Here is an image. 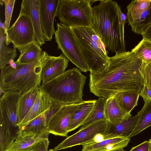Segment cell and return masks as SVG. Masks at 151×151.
<instances>
[{"mask_svg": "<svg viewBox=\"0 0 151 151\" xmlns=\"http://www.w3.org/2000/svg\"><path fill=\"white\" fill-rule=\"evenodd\" d=\"M101 71L90 72L89 87L96 96L106 99L119 92H140L143 83L140 72L142 61L132 51L116 52Z\"/></svg>", "mask_w": 151, "mask_h": 151, "instance_id": "6da1fadb", "label": "cell"}, {"mask_svg": "<svg viewBox=\"0 0 151 151\" xmlns=\"http://www.w3.org/2000/svg\"><path fill=\"white\" fill-rule=\"evenodd\" d=\"M92 7L91 27L106 49L114 52H126L124 26L126 16L116 1H99Z\"/></svg>", "mask_w": 151, "mask_h": 151, "instance_id": "7a4b0ae2", "label": "cell"}, {"mask_svg": "<svg viewBox=\"0 0 151 151\" xmlns=\"http://www.w3.org/2000/svg\"><path fill=\"white\" fill-rule=\"evenodd\" d=\"M86 77L76 68L70 69L39 87L53 102L63 105L81 103Z\"/></svg>", "mask_w": 151, "mask_h": 151, "instance_id": "3957f363", "label": "cell"}, {"mask_svg": "<svg viewBox=\"0 0 151 151\" xmlns=\"http://www.w3.org/2000/svg\"><path fill=\"white\" fill-rule=\"evenodd\" d=\"M40 58L30 63L12 66L6 65L1 69L0 88L7 92L23 94L41 85Z\"/></svg>", "mask_w": 151, "mask_h": 151, "instance_id": "277c9868", "label": "cell"}, {"mask_svg": "<svg viewBox=\"0 0 151 151\" xmlns=\"http://www.w3.org/2000/svg\"><path fill=\"white\" fill-rule=\"evenodd\" d=\"M90 72H99L108 65L109 57L101 39L91 27L71 28Z\"/></svg>", "mask_w": 151, "mask_h": 151, "instance_id": "5b68a950", "label": "cell"}, {"mask_svg": "<svg viewBox=\"0 0 151 151\" xmlns=\"http://www.w3.org/2000/svg\"><path fill=\"white\" fill-rule=\"evenodd\" d=\"M91 0H60L56 17L71 28L91 27L92 10Z\"/></svg>", "mask_w": 151, "mask_h": 151, "instance_id": "8992f818", "label": "cell"}, {"mask_svg": "<svg viewBox=\"0 0 151 151\" xmlns=\"http://www.w3.org/2000/svg\"><path fill=\"white\" fill-rule=\"evenodd\" d=\"M56 26L54 35L58 49L80 70L84 72L89 71L71 28L60 22L58 23Z\"/></svg>", "mask_w": 151, "mask_h": 151, "instance_id": "52a82bcc", "label": "cell"}, {"mask_svg": "<svg viewBox=\"0 0 151 151\" xmlns=\"http://www.w3.org/2000/svg\"><path fill=\"white\" fill-rule=\"evenodd\" d=\"M6 44L11 42L20 52L26 47L35 43L33 26L29 17L20 12L16 21L6 31Z\"/></svg>", "mask_w": 151, "mask_h": 151, "instance_id": "ba28073f", "label": "cell"}, {"mask_svg": "<svg viewBox=\"0 0 151 151\" xmlns=\"http://www.w3.org/2000/svg\"><path fill=\"white\" fill-rule=\"evenodd\" d=\"M109 123L106 119L100 120L93 123L84 128L79 129L76 133L67 137L49 151H57L78 145H87L97 134H106Z\"/></svg>", "mask_w": 151, "mask_h": 151, "instance_id": "9c48e42d", "label": "cell"}, {"mask_svg": "<svg viewBox=\"0 0 151 151\" xmlns=\"http://www.w3.org/2000/svg\"><path fill=\"white\" fill-rule=\"evenodd\" d=\"M69 60L62 53L50 56L43 51L40 58V79L42 84L48 82L65 72Z\"/></svg>", "mask_w": 151, "mask_h": 151, "instance_id": "30bf717a", "label": "cell"}, {"mask_svg": "<svg viewBox=\"0 0 151 151\" xmlns=\"http://www.w3.org/2000/svg\"><path fill=\"white\" fill-rule=\"evenodd\" d=\"M22 94L20 93L7 92L3 93L0 100V119L12 131L19 130L20 123L17 114L19 100Z\"/></svg>", "mask_w": 151, "mask_h": 151, "instance_id": "8fae6325", "label": "cell"}, {"mask_svg": "<svg viewBox=\"0 0 151 151\" xmlns=\"http://www.w3.org/2000/svg\"><path fill=\"white\" fill-rule=\"evenodd\" d=\"M80 104L63 105L50 118L47 123L46 132L56 136L67 137L71 116Z\"/></svg>", "mask_w": 151, "mask_h": 151, "instance_id": "7c38bea8", "label": "cell"}, {"mask_svg": "<svg viewBox=\"0 0 151 151\" xmlns=\"http://www.w3.org/2000/svg\"><path fill=\"white\" fill-rule=\"evenodd\" d=\"M60 0H39L41 23L45 41H50L55 35L54 22Z\"/></svg>", "mask_w": 151, "mask_h": 151, "instance_id": "4fadbf2b", "label": "cell"}, {"mask_svg": "<svg viewBox=\"0 0 151 151\" xmlns=\"http://www.w3.org/2000/svg\"><path fill=\"white\" fill-rule=\"evenodd\" d=\"M20 12L28 16L33 28L35 42L40 46L45 44L39 12V0H23Z\"/></svg>", "mask_w": 151, "mask_h": 151, "instance_id": "5bb4252c", "label": "cell"}, {"mask_svg": "<svg viewBox=\"0 0 151 151\" xmlns=\"http://www.w3.org/2000/svg\"><path fill=\"white\" fill-rule=\"evenodd\" d=\"M52 102L48 97L40 89L35 101L30 110L18 125L19 129L28 122L45 113L50 108Z\"/></svg>", "mask_w": 151, "mask_h": 151, "instance_id": "9a60e30c", "label": "cell"}, {"mask_svg": "<svg viewBox=\"0 0 151 151\" xmlns=\"http://www.w3.org/2000/svg\"><path fill=\"white\" fill-rule=\"evenodd\" d=\"M130 139L128 136H118L106 139L98 143L83 145L81 151H110L124 149L127 146Z\"/></svg>", "mask_w": 151, "mask_h": 151, "instance_id": "2e32d148", "label": "cell"}, {"mask_svg": "<svg viewBox=\"0 0 151 151\" xmlns=\"http://www.w3.org/2000/svg\"><path fill=\"white\" fill-rule=\"evenodd\" d=\"M96 100L84 101L72 114L67 130L68 132L82 126L93 110Z\"/></svg>", "mask_w": 151, "mask_h": 151, "instance_id": "e0dca14e", "label": "cell"}, {"mask_svg": "<svg viewBox=\"0 0 151 151\" xmlns=\"http://www.w3.org/2000/svg\"><path fill=\"white\" fill-rule=\"evenodd\" d=\"M49 134L45 132L41 134H29L17 137L7 151H33L35 144L48 137Z\"/></svg>", "mask_w": 151, "mask_h": 151, "instance_id": "ac0fdd59", "label": "cell"}, {"mask_svg": "<svg viewBox=\"0 0 151 151\" xmlns=\"http://www.w3.org/2000/svg\"><path fill=\"white\" fill-rule=\"evenodd\" d=\"M138 119L137 114L125 119L120 123L113 125L109 123L105 134L107 139L116 137H128L134 128Z\"/></svg>", "mask_w": 151, "mask_h": 151, "instance_id": "d6986e66", "label": "cell"}, {"mask_svg": "<svg viewBox=\"0 0 151 151\" xmlns=\"http://www.w3.org/2000/svg\"><path fill=\"white\" fill-rule=\"evenodd\" d=\"M140 92L134 91L119 92L113 96L121 108L129 118L131 116V112L137 105Z\"/></svg>", "mask_w": 151, "mask_h": 151, "instance_id": "ffe728a7", "label": "cell"}, {"mask_svg": "<svg viewBox=\"0 0 151 151\" xmlns=\"http://www.w3.org/2000/svg\"><path fill=\"white\" fill-rule=\"evenodd\" d=\"M104 114L106 119L113 125L129 118L124 112L114 96L106 99Z\"/></svg>", "mask_w": 151, "mask_h": 151, "instance_id": "44dd1931", "label": "cell"}, {"mask_svg": "<svg viewBox=\"0 0 151 151\" xmlns=\"http://www.w3.org/2000/svg\"><path fill=\"white\" fill-rule=\"evenodd\" d=\"M47 124L45 112L22 126L17 133V137L29 134H41L47 132Z\"/></svg>", "mask_w": 151, "mask_h": 151, "instance_id": "7402d4cb", "label": "cell"}, {"mask_svg": "<svg viewBox=\"0 0 151 151\" xmlns=\"http://www.w3.org/2000/svg\"><path fill=\"white\" fill-rule=\"evenodd\" d=\"M39 91V87H37L22 94L18 102L17 108L20 123L32 106Z\"/></svg>", "mask_w": 151, "mask_h": 151, "instance_id": "603a6c76", "label": "cell"}, {"mask_svg": "<svg viewBox=\"0 0 151 151\" xmlns=\"http://www.w3.org/2000/svg\"><path fill=\"white\" fill-rule=\"evenodd\" d=\"M137 115L138 119L136 124L128 136L130 138L151 126V101H145L144 105Z\"/></svg>", "mask_w": 151, "mask_h": 151, "instance_id": "cb8c5ba5", "label": "cell"}, {"mask_svg": "<svg viewBox=\"0 0 151 151\" xmlns=\"http://www.w3.org/2000/svg\"><path fill=\"white\" fill-rule=\"evenodd\" d=\"M151 0H134L128 4L127 9V20L129 25L136 21L141 14L148 9Z\"/></svg>", "mask_w": 151, "mask_h": 151, "instance_id": "d4e9b609", "label": "cell"}, {"mask_svg": "<svg viewBox=\"0 0 151 151\" xmlns=\"http://www.w3.org/2000/svg\"><path fill=\"white\" fill-rule=\"evenodd\" d=\"M42 52L40 45L33 43L21 51L18 59L15 62L19 64H23L35 61L40 58Z\"/></svg>", "mask_w": 151, "mask_h": 151, "instance_id": "484cf974", "label": "cell"}, {"mask_svg": "<svg viewBox=\"0 0 151 151\" xmlns=\"http://www.w3.org/2000/svg\"><path fill=\"white\" fill-rule=\"evenodd\" d=\"M6 36L3 30L0 28V68L9 64L17 55L16 49L9 47L6 44Z\"/></svg>", "mask_w": 151, "mask_h": 151, "instance_id": "4316f807", "label": "cell"}, {"mask_svg": "<svg viewBox=\"0 0 151 151\" xmlns=\"http://www.w3.org/2000/svg\"><path fill=\"white\" fill-rule=\"evenodd\" d=\"M106 99L104 97H100L96 100L93 110L80 129L84 128L98 121L106 119L104 114Z\"/></svg>", "mask_w": 151, "mask_h": 151, "instance_id": "83f0119b", "label": "cell"}, {"mask_svg": "<svg viewBox=\"0 0 151 151\" xmlns=\"http://www.w3.org/2000/svg\"><path fill=\"white\" fill-rule=\"evenodd\" d=\"M151 25V3L147 9L130 25L134 33L142 35Z\"/></svg>", "mask_w": 151, "mask_h": 151, "instance_id": "f1b7e54d", "label": "cell"}, {"mask_svg": "<svg viewBox=\"0 0 151 151\" xmlns=\"http://www.w3.org/2000/svg\"><path fill=\"white\" fill-rule=\"evenodd\" d=\"M131 51L134 53L144 63H151V40L143 38Z\"/></svg>", "mask_w": 151, "mask_h": 151, "instance_id": "f546056e", "label": "cell"}, {"mask_svg": "<svg viewBox=\"0 0 151 151\" xmlns=\"http://www.w3.org/2000/svg\"><path fill=\"white\" fill-rule=\"evenodd\" d=\"M0 151H7L16 139L12 131L0 119Z\"/></svg>", "mask_w": 151, "mask_h": 151, "instance_id": "4dcf8cb0", "label": "cell"}, {"mask_svg": "<svg viewBox=\"0 0 151 151\" xmlns=\"http://www.w3.org/2000/svg\"><path fill=\"white\" fill-rule=\"evenodd\" d=\"M3 1L5 6V20L4 22L5 30L4 33L6 34V31L9 27L15 0H3Z\"/></svg>", "mask_w": 151, "mask_h": 151, "instance_id": "1f68e13d", "label": "cell"}, {"mask_svg": "<svg viewBox=\"0 0 151 151\" xmlns=\"http://www.w3.org/2000/svg\"><path fill=\"white\" fill-rule=\"evenodd\" d=\"M140 72L143 84L151 90V63H145L143 62Z\"/></svg>", "mask_w": 151, "mask_h": 151, "instance_id": "d6a6232c", "label": "cell"}, {"mask_svg": "<svg viewBox=\"0 0 151 151\" xmlns=\"http://www.w3.org/2000/svg\"><path fill=\"white\" fill-rule=\"evenodd\" d=\"M49 143L48 137L44 138L35 144L33 151H48Z\"/></svg>", "mask_w": 151, "mask_h": 151, "instance_id": "836d02e7", "label": "cell"}, {"mask_svg": "<svg viewBox=\"0 0 151 151\" xmlns=\"http://www.w3.org/2000/svg\"><path fill=\"white\" fill-rule=\"evenodd\" d=\"M139 96L142 97L145 101H151V90L144 84L140 92Z\"/></svg>", "mask_w": 151, "mask_h": 151, "instance_id": "e575fe53", "label": "cell"}, {"mask_svg": "<svg viewBox=\"0 0 151 151\" xmlns=\"http://www.w3.org/2000/svg\"><path fill=\"white\" fill-rule=\"evenodd\" d=\"M149 142L146 140L132 147L129 151H149Z\"/></svg>", "mask_w": 151, "mask_h": 151, "instance_id": "d590c367", "label": "cell"}, {"mask_svg": "<svg viewBox=\"0 0 151 151\" xmlns=\"http://www.w3.org/2000/svg\"><path fill=\"white\" fill-rule=\"evenodd\" d=\"M142 35L143 38L151 40V25L146 29Z\"/></svg>", "mask_w": 151, "mask_h": 151, "instance_id": "8d00e7d4", "label": "cell"}, {"mask_svg": "<svg viewBox=\"0 0 151 151\" xmlns=\"http://www.w3.org/2000/svg\"><path fill=\"white\" fill-rule=\"evenodd\" d=\"M0 28H1L4 31V32L5 31V22H4L3 23L0 20Z\"/></svg>", "mask_w": 151, "mask_h": 151, "instance_id": "74e56055", "label": "cell"}, {"mask_svg": "<svg viewBox=\"0 0 151 151\" xmlns=\"http://www.w3.org/2000/svg\"><path fill=\"white\" fill-rule=\"evenodd\" d=\"M110 151H125L123 148L119 149L111 150Z\"/></svg>", "mask_w": 151, "mask_h": 151, "instance_id": "f35d334b", "label": "cell"}, {"mask_svg": "<svg viewBox=\"0 0 151 151\" xmlns=\"http://www.w3.org/2000/svg\"><path fill=\"white\" fill-rule=\"evenodd\" d=\"M149 141V142L150 143V147L149 149V151H151V139H150Z\"/></svg>", "mask_w": 151, "mask_h": 151, "instance_id": "ab89813d", "label": "cell"}]
</instances>
